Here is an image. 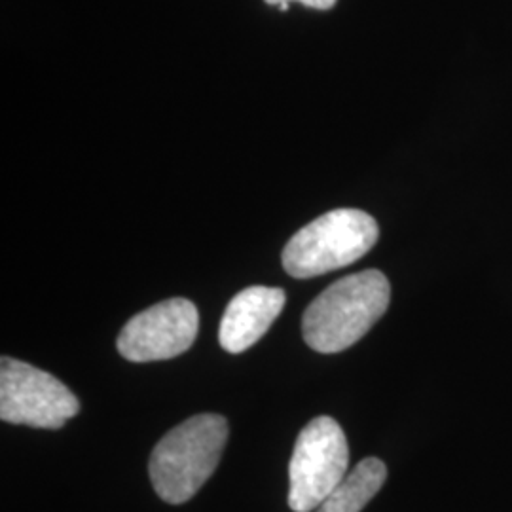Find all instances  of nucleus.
Returning <instances> with one entry per match:
<instances>
[{
	"mask_svg": "<svg viewBox=\"0 0 512 512\" xmlns=\"http://www.w3.org/2000/svg\"><path fill=\"white\" fill-rule=\"evenodd\" d=\"M285 298V291L260 285L236 294L220 321V346L228 353L253 348L283 311Z\"/></svg>",
	"mask_w": 512,
	"mask_h": 512,
	"instance_id": "nucleus-7",
	"label": "nucleus"
},
{
	"mask_svg": "<svg viewBox=\"0 0 512 512\" xmlns=\"http://www.w3.org/2000/svg\"><path fill=\"white\" fill-rule=\"evenodd\" d=\"M226 440L228 421L219 414H200L171 429L148 461L156 494L171 505L192 499L219 467Z\"/></svg>",
	"mask_w": 512,
	"mask_h": 512,
	"instance_id": "nucleus-2",
	"label": "nucleus"
},
{
	"mask_svg": "<svg viewBox=\"0 0 512 512\" xmlns=\"http://www.w3.org/2000/svg\"><path fill=\"white\" fill-rule=\"evenodd\" d=\"M348 439L340 423L329 416L311 420L298 435L289 465V507L315 512L346 478Z\"/></svg>",
	"mask_w": 512,
	"mask_h": 512,
	"instance_id": "nucleus-4",
	"label": "nucleus"
},
{
	"mask_svg": "<svg viewBox=\"0 0 512 512\" xmlns=\"http://www.w3.org/2000/svg\"><path fill=\"white\" fill-rule=\"evenodd\" d=\"M264 2H268L272 6H281L283 2H293V0H264ZM296 2L304 4L306 8H313V10H330L336 4V0H296Z\"/></svg>",
	"mask_w": 512,
	"mask_h": 512,
	"instance_id": "nucleus-9",
	"label": "nucleus"
},
{
	"mask_svg": "<svg viewBox=\"0 0 512 512\" xmlns=\"http://www.w3.org/2000/svg\"><path fill=\"white\" fill-rule=\"evenodd\" d=\"M80 412L73 391L50 372L12 357L0 361V420L59 429Z\"/></svg>",
	"mask_w": 512,
	"mask_h": 512,
	"instance_id": "nucleus-5",
	"label": "nucleus"
},
{
	"mask_svg": "<svg viewBox=\"0 0 512 512\" xmlns=\"http://www.w3.org/2000/svg\"><path fill=\"white\" fill-rule=\"evenodd\" d=\"M391 285L380 270H365L332 283L302 317L306 344L319 353H338L357 344L389 308Z\"/></svg>",
	"mask_w": 512,
	"mask_h": 512,
	"instance_id": "nucleus-1",
	"label": "nucleus"
},
{
	"mask_svg": "<svg viewBox=\"0 0 512 512\" xmlns=\"http://www.w3.org/2000/svg\"><path fill=\"white\" fill-rule=\"evenodd\" d=\"M378 222L359 209H334L298 230L283 251V268L296 279H310L346 268L378 241Z\"/></svg>",
	"mask_w": 512,
	"mask_h": 512,
	"instance_id": "nucleus-3",
	"label": "nucleus"
},
{
	"mask_svg": "<svg viewBox=\"0 0 512 512\" xmlns=\"http://www.w3.org/2000/svg\"><path fill=\"white\" fill-rule=\"evenodd\" d=\"M198 329V308L186 298H169L129 319L116 346L131 363L165 361L192 348Z\"/></svg>",
	"mask_w": 512,
	"mask_h": 512,
	"instance_id": "nucleus-6",
	"label": "nucleus"
},
{
	"mask_svg": "<svg viewBox=\"0 0 512 512\" xmlns=\"http://www.w3.org/2000/svg\"><path fill=\"white\" fill-rule=\"evenodd\" d=\"M385 478L387 467L382 459H363L315 512H361L382 490Z\"/></svg>",
	"mask_w": 512,
	"mask_h": 512,
	"instance_id": "nucleus-8",
	"label": "nucleus"
}]
</instances>
